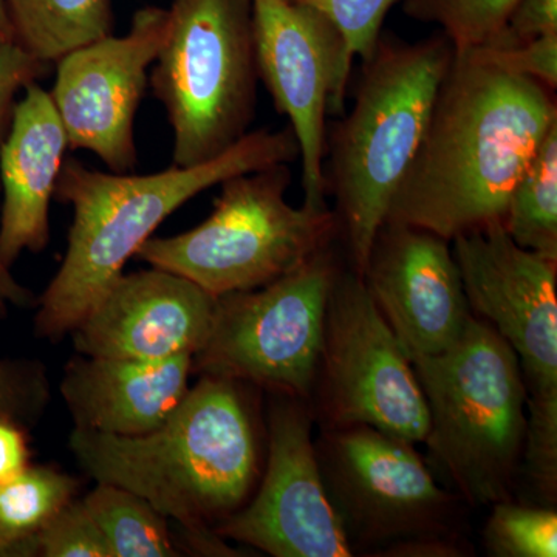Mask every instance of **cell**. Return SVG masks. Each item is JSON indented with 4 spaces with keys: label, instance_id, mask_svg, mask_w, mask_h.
Instances as JSON below:
<instances>
[{
    "label": "cell",
    "instance_id": "cell-1",
    "mask_svg": "<svg viewBox=\"0 0 557 557\" xmlns=\"http://www.w3.org/2000/svg\"><path fill=\"white\" fill-rule=\"evenodd\" d=\"M556 123V91L469 51L454 53L386 222L449 242L502 223L516 183Z\"/></svg>",
    "mask_w": 557,
    "mask_h": 557
},
{
    "label": "cell",
    "instance_id": "cell-2",
    "mask_svg": "<svg viewBox=\"0 0 557 557\" xmlns=\"http://www.w3.org/2000/svg\"><path fill=\"white\" fill-rule=\"evenodd\" d=\"M247 384L200 375L171 417L135 437L73 429L76 463L134 491L180 528H215L255 493L262 445Z\"/></svg>",
    "mask_w": 557,
    "mask_h": 557
},
{
    "label": "cell",
    "instance_id": "cell-3",
    "mask_svg": "<svg viewBox=\"0 0 557 557\" xmlns=\"http://www.w3.org/2000/svg\"><path fill=\"white\" fill-rule=\"evenodd\" d=\"M298 159V141L288 126L248 132L207 163L172 164L156 174H108L65 160L54 197L73 208V222L64 260L39 299L36 336L57 343L70 335L153 231L197 194L234 175Z\"/></svg>",
    "mask_w": 557,
    "mask_h": 557
},
{
    "label": "cell",
    "instance_id": "cell-4",
    "mask_svg": "<svg viewBox=\"0 0 557 557\" xmlns=\"http://www.w3.org/2000/svg\"><path fill=\"white\" fill-rule=\"evenodd\" d=\"M454 47L442 32L417 42L380 36L362 62L348 115L327 131L325 193L361 276L392 199L416 157Z\"/></svg>",
    "mask_w": 557,
    "mask_h": 557
},
{
    "label": "cell",
    "instance_id": "cell-5",
    "mask_svg": "<svg viewBox=\"0 0 557 557\" xmlns=\"http://www.w3.org/2000/svg\"><path fill=\"white\" fill-rule=\"evenodd\" d=\"M412 366L426 399L431 463L472 507L509 500L527 435V387L515 350L472 314L453 346Z\"/></svg>",
    "mask_w": 557,
    "mask_h": 557
},
{
    "label": "cell",
    "instance_id": "cell-6",
    "mask_svg": "<svg viewBox=\"0 0 557 557\" xmlns=\"http://www.w3.org/2000/svg\"><path fill=\"white\" fill-rule=\"evenodd\" d=\"M288 164L245 172L220 183L209 218L171 237H150L137 258L188 278L215 298L271 284L332 245V209L292 207Z\"/></svg>",
    "mask_w": 557,
    "mask_h": 557
},
{
    "label": "cell",
    "instance_id": "cell-7",
    "mask_svg": "<svg viewBox=\"0 0 557 557\" xmlns=\"http://www.w3.org/2000/svg\"><path fill=\"white\" fill-rule=\"evenodd\" d=\"M150 87L174 134L172 164L197 166L236 145L256 116L252 0H172Z\"/></svg>",
    "mask_w": 557,
    "mask_h": 557
},
{
    "label": "cell",
    "instance_id": "cell-8",
    "mask_svg": "<svg viewBox=\"0 0 557 557\" xmlns=\"http://www.w3.org/2000/svg\"><path fill=\"white\" fill-rule=\"evenodd\" d=\"M338 270L329 247L271 284L219 298L211 335L194 355L193 373L309 398Z\"/></svg>",
    "mask_w": 557,
    "mask_h": 557
},
{
    "label": "cell",
    "instance_id": "cell-9",
    "mask_svg": "<svg viewBox=\"0 0 557 557\" xmlns=\"http://www.w3.org/2000/svg\"><path fill=\"white\" fill-rule=\"evenodd\" d=\"M313 391L329 428L369 426L412 445L426 437L412 361L357 271L339 269L330 289Z\"/></svg>",
    "mask_w": 557,
    "mask_h": 557
},
{
    "label": "cell",
    "instance_id": "cell-10",
    "mask_svg": "<svg viewBox=\"0 0 557 557\" xmlns=\"http://www.w3.org/2000/svg\"><path fill=\"white\" fill-rule=\"evenodd\" d=\"M469 309L515 350L527 387V437L557 438V262L519 247L502 223L453 242Z\"/></svg>",
    "mask_w": 557,
    "mask_h": 557
},
{
    "label": "cell",
    "instance_id": "cell-11",
    "mask_svg": "<svg viewBox=\"0 0 557 557\" xmlns=\"http://www.w3.org/2000/svg\"><path fill=\"white\" fill-rule=\"evenodd\" d=\"M412 443L369 426L327 428L314 442L322 482L354 552L449 536L456 494Z\"/></svg>",
    "mask_w": 557,
    "mask_h": 557
},
{
    "label": "cell",
    "instance_id": "cell-12",
    "mask_svg": "<svg viewBox=\"0 0 557 557\" xmlns=\"http://www.w3.org/2000/svg\"><path fill=\"white\" fill-rule=\"evenodd\" d=\"M252 35L259 79L298 141L304 205L327 208V116L343 113L354 70L343 36L324 14L288 0H252Z\"/></svg>",
    "mask_w": 557,
    "mask_h": 557
},
{
    "label": "cell",
    "instance_id": "cell-13",
    "mask_svg": "<svg viewBox=\"0 0 557 557\" xmlns=\"http://www.w3.org/2000/svg\"><path fill=\"white\" fill-rule=\"evenodd\" d=\"M256 494L214 528L274 557H348L355 552L322 482L304 399L276 395Z\"/></svg>",
    "mask_w": 557,
    "mask_h": 557
},
{
    "label": "cell",
    "instance_id": "cell-14",
    "mask_svg": "<svg viewBox=\"0 0 557 557\" xmlns=\"http://www.w3.org/2000/svg\"><path fill=\"white\" fill-rule=\"evenodd\" d=\"M168 30L170 11L145 7L127 35L104 36L57 61L50 97L70 149L90 150L116 174L135 170V115Z\"/></svg>",
    "mask_w": 557,
    "mask_h": 557
},
{
    "label": "cell",
    "instance_id": "cell-15",
    "mask_svg": "<svg viewBox=\"0 0 557 557\" xmlns=\"http://www.w3.org/2000/svg\"><path fill=\"white\" fill-rule=\"evenodd\" d=\"M361 277L410 361L453 346L472 317L453 245L426 230L384 222Z\"/></svg>",
    "mask_w": 557,
    "mask_h": 557
},
{
    "label": "cell",
    "instance_id": "cell-16",
    "mask_svg": "<svg viewBox=\"0 0 557 557\" xmlns=\"http://www.w3.org/2000/svg\"><path fill=\"white\" fill-rule=\"evenodd\" d=\"M218 304L188 278L152 267L121 274L70 336L86 357H194L211 335Z\"/></svg>",
    "mask_w": 557,
    "mask_h": 557
},
{
    "label": "cell",
    "instance_id": "cell-17",
    "mask_svg": "<svg viewBox=\"0 0 557 557\" xmlns=\"http://www.w3.org/2000/svg\"><path fill=\"white\" fill-rule=\"evenodd\" d=\"M67 149L50 91L30 84L0 146V258L10 269L22 252L36 255L49 245L50 201Z\"/></svg>",
    "mask_w": 557,
    "mask_h": 557
},
{
    "label": "cell",
    "instance_id": "cell-18",
    "mask_svg": "<svg viewBox=\"0 0 557 557\" xmlns=\"http://www.w3.org/2000/svg\"><path fill=\"white\" fill-rule=\"evenodd\" d=\"M194 357H86L65 366L60 392L75 428L135 437L163 424L189 391Z\"/></svg>",
    "mask_w": 557,
    "mask_h": 557
},
{
    "label": "cell",
    "instance_id": "cell-19",
    "mask_svg": "<svg viewBox=\"0 0 557 557\" xmlns=\"http://www.w3.org/2000/svg\"><path fill=\"white\" fill-rule=\"evenodd\" d=\"M14 40L51 64L112 35V0H5Z\"/></svg>",
    "mask_w": 557,
    "mask_h": 557
},
{
    "label": "cell",
    "instance_id": "cell-20",
    "mask_svg": "<svg viewBox=\"0 0 557 557\" xmlns=\"http://www.w3.org/2000/svg\"><path fill=\"white\" fill-rule=\"evenodd\" d=\"M78 490L79 480L46 465L0 483V557H27L33 537Z\"/></svg>",
    "mask_w": 557,
    "mask_h": 557
},
{
    "label": "cell",
    "instance_id": "cell-21",
    "mask_svg": "<svg viewBox=\"0 0 557 557\" xmlns=\"http://www.w3.org/2000/svg\"><path fill=\"white\" fill-rule=\"evenodd\" d=\"M502 226L519 247L557 262V123L516 183Z\"/></svg>",
    "mask_w": 557,
    "mask_h": 557
},
{
    "label": "cell",
    "instance_id": "cell-22",
    "mask_svg": "<svg viewBox=\"0 0 557 557\" xmlns=\"http://www.w3.org/2000/svg\"><path fill=\"white\" fill-rule=\"evenodd\" d=\"M83 502L100 527L112 557L182 556L170 519L134 491L97 483Z\"/></svg>",
    "mask_w": 557,
    "mask_h": 557
},
{
    "label": "cell",
    "instance_id": "cell-23",
    "mask_svg": "<svg viewBox=\"0 0 557 557\" xmlns=\"http://www.w3.org/2000/svg\"><path fill=\"white\" fill-rule=\"evenodd\" d=\"M519 0H403L410 20L435 24L456 53L479 49L496 38Z\"/></svg>",
    "mask_w": 557,
    "mask_h": 557
},
{
    "label": "cell",
    "instance_id": "cell-24",
    "mask_svg": "<svg viewBox=\"0 0 557 557\" xmlns=\"http://www.w3.org/2000/svg\"><path fill=\"white\" fill-rule=\"evenodd\" d=\"M487 553L497 557H556L557 512L511 500L493 505L485 527Z\"/></svg>",
    "mask_w": 557,
    "mask_h": 557
},
{
    "label": "cell",
    "instance_id": "cell-25",
    "mask_svg": "<svg viewBox=\"0 0 557 557\" xmlns=\"http://www.w3.org/2000/svg\"><path fill=\"white\" fill-rule=\"evenodd\" d=\"M112 557L83 498H73L33 537L27 557Z\"/></svg>",
    "mask_w": 557,
    "mask_h": 557
},
{
    "label": "cell",
    "instance_id": "cell-26",
    "mask_svg": "<svg viewBox=\"0 0 557 557\" xmlns=\"http://www.w3.org/2000/svg\"><path fill=\"white\" fill-rule=\"evenodd\" d=\"M319 11L341 33L350 62L366 61L375 50L388 11L398 0H288Z\"/></svg>",
    "mask_w": 557,
    "mask_h": 557
},
{
    "label": "cell",
    "instance_id": "cell-27",
    "mask_svg": "<svg viewBox=\"0 0 557 557\" xmlns=\"http://www.w3.org/2000/svg\"><path fill=\"white\" fill-rule=\"evenodd\" d=\"M50 401V386L42 362L33 359L0 361V420L30 429Z\"/></svg>",
    "mask_w": 557,
    "mask_h": 557
},
{
    "label": "cell",
    "instance_id": "cell-28",
    "mask_svg": "<svg viewBox=\"0 0 557 557\" xmlns=\"http://www.w3.org/2000/svg\"><path fill=\"white\" fill-rule=\"evenodd\" d=\"M469 53L511 75L537 81L549 90H557V35L541 36L519 46H483Z\"/></svg>",
    "mask_w": 557,
    "mask_h": 557
},
{
    "label": "cell",
    "instance_id": "cell-29",
    "mask_svg": "<svg viewBox=\"0 0 557 557\" xmlns=\"http://www.w3.org/2000/svg\"><path fill=\"white\" fill-rule=\"evenodd\" d=\"M49 67L16 40H0V146L10 131L16 95L44 78Z\"/></svg>",
    "mask_w": 557,
    "mask_h": 557
},
{
    "label": "cell",
    "instance_id": "cell-30",
    "mask_svg": "<svg viewBox=\"0 0 557 557\" xmlns=\"http://www.w3.org/2000/svg\"><path fill=\"white\" fill-rule=\"evenodd\" d=\"M547 35H557V0H519L505 27L486 46H519Z\"/></svg>",
    "mask_w": 557,
    "mask_h": 557
},
{
    "label": "cell",
    "instance_id": "cell-31",
    "mask_svg": "<svg viewBox=\"0 0 557 557\" xmlns=\"http://www.w3.org/2000/svg\"><path fill=\"white\" fill-rule=\"evenodd\" d=\"M27 428L9 420H0V483L16 478L30 467L32 450Z\"/></svg>",
    "mask_w": 557,
    "mask_h": 557
},
{
    "label": "cell",
    "instance_id": "cell-32",
    "mask_svg": "<svg viewBox=\"0 0 557 557\" xmlns=\"http://www.w3.org/2000/svg\"><path fill=\"white\" fill-rule=\"evenodd\" d=\"M33 304H35V295L16 281L10 267H7L0 258V318H5L11 307L24 309Z\"/></svg>",
    "mask_w": 557,
    "mask_h": 557
},
{
    "label": "cell",
    "instance_id": "cell-33",
    "mask_svg": "<svg viewBox=\"0 0 557 557\" xmlns=\"http://www.w3.org/2000/svg\"><path fill=\"white\" fill-rule=\"evenodd\" d=\"M0 40H14L13 25H11L5 0H0Z\"/></svg>",
    "mask_w": 557,
    "mask_h": 557
}]
</instances>
